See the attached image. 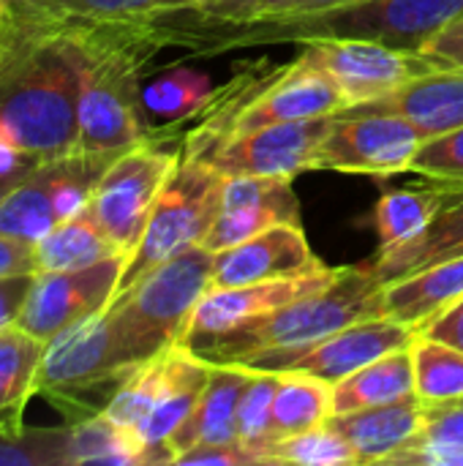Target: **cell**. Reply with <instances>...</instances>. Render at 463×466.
Wrapping results in <instances>:
<instances>
[{
	"instance_id": "6da1fadb",
	"label": "cell",
	"mask_w": 463,
	"mask_h": 466,
	"mask_svg": "<svg viewBox=\"0 0 463 466\" xmlns=\"http://www.w3.org/2000/svg\"><path fill=\"white\" fill-rule=\"evenodd\" d=\"M76 90L68 19L35 0H8L0 27V142L41 161L79 150Z\"/></svg>"
},
{
	"instance_id": "7a4b0ae2",
	"label": "cell",
	"mask_w": 463,
	"mask_h": 466,
	"mask_svg": "<svg viewBox=\"0 0 463 466\" xmlns=\"http://www.w3.org/2000/svg\"><path fill=\"white\" fill-rule=\"evenodd\" d=\"M76 46L79 150L123 153L145 142L142 68L158 49L153 19L93 22L65 16Z\"/></svg>"
},
{
	"instance_id": "3957f363",
	"label": "cell",
	"mask_w": 463,
	"mask_h": 466,
	"mask_svg": "<svg viewBox=\"0 0 463 466\" xmlns=\"http://www.w3.org/2000/svg\"><path fill=\"white\" fill-rule=\"evenodd\" d=\"M382 292L385 287L371 268H338L327 287L183 347L210 366H237L257 352L306 347L355 322L379 317Z\"/></svg>"
},
{
	"instance_id": "277c9868",
	"label": "cell",
	"mask_w": 463,
	"mask_h": 466,
	"mask_svg": "<svg viewBox=\"0 0 463 466\" xmlns=\"http://www.w3.org/2000/svg\"><path fill=\"white\" fill-rule=\"evenodd\" d=\"M463 14V0H349L344 5L237 25L240 33L226 41H308V38H371L396 49L420 52L448 22Z\"/></svg>"
},
{
	"instance_id": "5b68a950",
	"label": "cell",
	"mask_w": 463,
	"mask_h": 466,
	"mask_svg": "<svg viewBox=\"0 0 463 466\" xmlns=\"http://www.w3.org/2000/svg\"><path fill=\"white\" fill-rule=\"evenodd\" d=\"M213 259V251L194 246L150 270L106 306L128 369H136L180 341L196 303L210 289Z\"/></svg>"
},
{
	"instance_id": "8992f818",
	"label": "cell",
	"mask_w": 463,
	"mask_h": 466,
	"mask_svg": "<svg viewBox=\"0 0 463 466\" xmlns=\"http://www.w3.org/2000/svg\"><path fill=\"white\" fill-rule=\"evenodd\" d=\"M224 180L226 175H221L213 164L180 153L156 199L139 246L126 262L115 298L128 292L139 279H145L166 259L202 246L221 210Z\"/></svg>"
},
{
	"instance_id": "52a82bcc",
	"label": "cell",
	"mask_w": 463,
	"mask_h": 466,
	"mask_svg": "<svg viewBox=\"0 0 463 466\" xmlns=\"http://www.w3.org/2000/svg\"><path fill=\"white\" fill-rule=\"evenodd\" d=\"M347 106V96L338 82L322 71L319 66L308 63L306 57H295L289 66L273 71L265 85L224 123L199 126L188 134L183 156L210 161L213 153L229 142L232 137L273 126V123H295L336 115Z\"/></svg>"
},
{
	"instance_id": "ba28073f",
	"label": "cell",
	"mask_w": 463,
	"mask_h": 466,
	"mask_svg": "<svg viewBox=\"0 0 463 466\" xmlns=\"http://www.w3.org/2000/svg\"><path fill=\"white\" fill-rule=\"evenodd\" d=\"M120 156V153H117ZM112 153L74 150L41 161L0 205V232L19 240H41L52 227L90 205V194L104 169L117 158Z\"/></svg>"
},
{
	"instance_id": "9c48e42d",
	"label": "cell",
	"mask_w": 463,
	"mask_h": 466,
	"mask_svg": "<svg viewBox=\"0 0 463 466\" xmlns=\"http://www.w3.org/2000/svg\"><path fill=\"white\" fill-rule=\"evenodd\" d=\"M418 330L388 317H371L363 322H355L338 333H330L314 344L295 347V350H265L251 358H246L243 369L248 371H295L308 374L317 380H325L330 385L347 380L349 374L360 371L363 366L379 360L382 355L398 352L412 347Z\"/></svg>"
},
{
	"instance_id": "30bf717a",
	"label": "cell",
	"mask_w": 463,
	"mask_h": 466,
	"mask_svg": "<svg viewBox=\"0 0 463 466\" xmlns=\"http://www.w3.org/2000/svg\"><path fill=\"white\" fill-rule=\"evenodd\" d=\"M180 153L139 142L123 150L98 177L90 194V210L123 254H134L156 199L172 175Z\"/></svg>"
},
{
	"instance_id": "8fae6325",
	"label": "cell",
	"mask_w": 463,
	"mask_h": 466,
	"mask_svg": "<svg viewBox=\"0 0 463 466\" xmlns=\"http://www.w3.org/2000/svg\"><path fill=\"white\" fill-rule=\"evenodd\" d=\"M423 139L426 137L398 115L336 112L330 131L314 156V169L388 177L412 169Z\"/></svg>"
},
{
	"instance_id": "7c38bea8",
	"label": "cell",
	"mask_w": 463,
	"mask_h": 466,
	"mask_svg": "<svg viewBox=\"0 0 463 466\" xmlns=\"http://www.w3.org/2000/svg\"><path fill=\"white\" fill-rule=\"evenodd\" d=\"M300 44V57L319 66L338 82L347 96V106L388 96L409 79L437 71L423 52L396 49L371 38H308Z\"/></svg>"
},
{
	"instance_id": "4fadbf2b",
	"label": "cell",
	"mask_w": 463,
	"mask_h": 466,
	"mask_svg": "<svg viewBox=\"0 0 463 466\" xmlns=\"http://www.w3.org/2000/svg\"><path fill=\"white\" fill-rule=\"evenodd\" d=\"M131 369L123 363L109 311L90 314L44 344L35 393L71 399L82 390L115 382L120 385Z\"/></svg>"
},
{
	"instance_id": "5bb4252c",
	"label": "cell",
	"mask_w": 463,
	"mask_h": 466,
	"mask_svg": "<svg viewBox=\"0 0 463 466\" xmlns=\"http://www.w3.org/2000/svg\"><path fill=\"white\" fill-rule=\"evenodd\" d=\"M126 262L128 257L117 254L82 270L35 273L16 325L46 344L68 325L104 311L115 300Z\"/></svg>"
},
{
	"instance_id": "9a60e30c",
	"label": "cell",
	"mask_w": 463,
	"mask_h": 466,
	"mask_svg": "<svg viewBox=\"0 0 463 466\" xmlns=\"http://www.w3.org/2000/svg\"><path fill=\"white\" fill-rule=\"evenodd\" d=\"M333 115L273 123L224 142L207 164L221 175H262V177H295L314 169V156L327 137Z\"/></svg>"
},
{
	"instance_id": "2e32d148",
	"label": "cell",
	"mask_w": 463,
	"mask_h": 466,
	"mask_svg": "<svg viewBox=\"0 0 463 466\" xmlns=\"http://www.w3.org/2000/svg\"><path fill=\"white\" fill-rule=\"evenodd\" d=\"M276 224H300V202L289 177L229 175L224 180L221 210L202 240V248L218 254Z\"/></svg>"
},
{
	"instance_id": "e0dca14e",
	"label": "cell",
	"mask_w": 463,
	"mask_h": 466,
	"mask_svg": "<svg viewBox=\"0 0 463 466\" xmlns=\"http://www.w3.org/2000/svg\"><path fill=\"white\" fill-rule=\"evenodd\" d=\"M327 270L311 251L300 224H276L213 259L210 287H243L276 279H303Z\"/></svg>"
},
{
	"instance_id": "ac0fdd59",
	"label": "cell",
	"mask_w": 463,
	"mask_h": 466,
	"mask_svg": "<svg viewBox=\"0 0 463 466\" xmlns=\"http://www.w3.org/2000/svg\"><path fill=\"white\" fill-rule=\"evenodd\" d=\"M336 276H338V268H327L322 273L303 276V279H276V281H259V284H243V287H210L196 303L186 325V333L180 336L177 344H191L196 339L229 330L246 319L270 314L287 303H295L327 287Z\"/></svg>"
},
{
	"instance_id": "d6986e66",
	"label": "cell",
	"mask_w": 463,
	"mask_h": 466,
	"mask_svg": "<svg viewBox=\"0 0 463 466\" xmlns=\"http://www.w3.org/2000/svg\"><path fill=\"white\" fill-rule=\"evenodd\" d=\"M344 115H371L388 112L409 120L426 139L448 134L463 126V71L456 68H437L423 76L409 79L398 90L352 104L341 109Z\"/></svg>"
},
{
	"instance_id": "ffe728a7",
	"label": "cell",
	"mask_w": 463,
	"mask_h": 466,
	"mask_svg": "<svg viewBox=\"0 0 463 466\" xmlns=\"http://www.w3.org/2000/svg\"><path fill=\"white\" fill-rule=\"evenodd\" d=\"M426 404L418 396L382 407L330 415L327 420V426H333L355 448L360 464H390L393 456L420 442Z\"/></svg>"
},
{
	"instance_id": "44dd1931",
	"label": "cell",
	"mask_w": 463,
	"mask_h": 466,
	"mask_svg": "<svg viewBox=\"0 0 463 466\" xmlns=\"http://www.w3.org/2000/svg\"><path fill=\"white\" fill-rule=\"evenodd\" d=\"M213 366L202 358H196L183 344H172L164 350V382L158 401L147 420L139 429L142 442L150 448L153 464H172V456L166 451V440L175 434V429L188 418L194 404L199 401Z\"/></svg>"
},
{
	"instance_id": "7402d4cb",
	"label": "cell",
	"mask_w": 463,
	"mask_h": 466,
	"mask_svg": "<svg viewBox=\"0 0 463 466\" xmlns=\"http://www.w3.org/2000/svg\"><path fill=\"white\" fill-rule=\"evenodd\" d=\"M251 371L243 366H213L210 380L188 418L166 440L172 464L180 453L199 445H226L237 440V401Z\"/></svg>"
},
{
	"instance_id": "603a6c76",
	"label": "cell",
	"mask_w": 463,
	"mask_h": 466,
	"mask_svg": "<svg viewBox=\"0 0 463 466\" xmlns=\"http://www.w3.org/2000/svg\"><path fill=\"white\" fill-rule=\"evenodd\" d=\"M453 186L450 199L442 205V210L434 216V221L428 224V229L415 238L412 243L379 254L371 262V273L377 276V281L382 287L407 279L423 268L439 265L445 259H456L463 257V186Z\"/></svg>"
},
{
	"instance_id": "cb8c5ba5",
	"label": "cell",
	"mask_w": 463,
	"mask_h": 466,
	"mask_svg": "<svg viewBox=\"0 0 463 466\" xmlns=\"http://www.w3.org/2000/svg\"><path fill=\"white\" fill-rule=\"evenodd\" d=\"M463 298V257L423 268L382 292V314L420 330Z\"/></svg>"
},
{
	"instance_id": "d4e9b609",
	"label": "cell",
	"mask_w": 463,
	"mask_h": 466,
	"mask_svg": "<svg viewBox=\"0 0 463 466\" xmlns=\"http://www.w3.org/2000/svg\"><path fill=\"white\" fill-rule=\"evenodd\" d=\"M117 246L109 240L90 205L76 216L52 227L41 240H35V268L38 273H60V270H82L109 257H117ZM128 257V254H126Z\"/></svg>"
},
{
	"instance_id": "484cf974",
	"label": "cell",
	"mask_w": 463,
	"mask_h": 466,
	"mask_svg": "<svg viewBox=\"0 0 463 466\" xmlns=\"http://www.w3.org/2000/svg\"><path fill=\"white\" fill-rule=\"evenodd\" d=\"M415 393V366L412 352L398 350L390 355H382L379 360L363 366L360 371L349 374L347 380L333 385V415L366 410V407H382L393 401L412 399Z\"/></svg>"
},
{
	"instance_id": "4316f807",
	"label": "cell",
	"mask_w": 463,
	"mask_h": 466,
	"mask_svg": "<svg viewBox=\"0 0 463 466\" xmlns=\"http://www.w3.org/2000/svg\"><path fill=\"white\" fill-rule=\"evenodd\" d=\"M68 466L106 464L142 466L153 464L150 448L128 429L112 423L101 410L71 420L68 434Z\"/></svg>"
},
{
	"instance_id": "83f0119b",
	"label": "cell",
	"mask_w": 463,
	"mask_h": 466,
	"mask_svg": "<svg viewBox=\"0 0 463 466\" xmlns=\"http://www.w3.org/2000/svg\"><path fill=\"white\" fill-rule=\"evenodd\" d=\"M450 194H453L450 183H439L431 188L388 191L374 210V224L382 246L379 254L396 251L412 243L415 238H420L434 221V216L442 210V205L450 199Z\"/></svg>"
},
{
	"instance_id": "f1b7e54d",
	"label": "cell",
	"mask_w": 463,
	"mask_h": 466,
	"mask_svg": "<svg viewBox=\"0 0 463 466\" xmlns=\"http://www.w3.org/2000/svg\"><path fill=\"white\" fill-rule=\"evenodd\" d=\"M44 341L16 322L0 330V426L19 423L25 404L35 393Z\"/></svg>"
},
{
	"instance_id": "f546056e",
	"label": "cell",
	"mask_w": 463,
	"mask_h": 466,
	"mask_svg": "<svg viewBox=\"0 0 463 466\" xmlns=\"http://www.w3.org/2000/svg\"><path fill=\"white\" fill-rule=\"evenodd\" d=\"M333 415V385L308 374L278 371L273 396V434L276 442L289 434L319 429Z\"/></svg>"
},
{
	"instance_id": "4dcf8cb0",
	"label": "cell",
	"mask_w": 463,
	"mask_h": 466,
	"mask_svg": "<svg viewBox=\"0 0 463 466\" xmlns=\"http://www.w3.org/2000/svg\"><path fill=\"white\" fill-rule=\"evenodd\" d=\"M213 98V85L205 71L196 68H169L142 87V115L164 123H177L199 115Z\"/></svg>"
},
{
	"instance_id": "1f68e13d",
	"label": "cell",
	"mask_w": 463,
	"mask_h": 466,
	"mask_svg": "<svg viewBox=\"0 0 463 466\" xmlns=\"http://www.w3.org/2000/svg\"><path fill=\"white\" fill-rule=\"evenodd\" d=\"M409 352L415 366V393L423 404L461 399L463 352L458 347L418 333Z\"/></svg>"
},
{
	"instance_id": "d6a6232c",
	"label": "cell",
	"mask_w": 463,
	"mask_h": 466,
	"mask_svg": "<svg viewBox=\"0 0 463 466\" xmlns=\"http://www.w3.org/2000/svg\"><path fill=\"white\" fill-rule=\"evenodd\" d=\"M265 464H295V466H352L360 464L355 448L333 429L319 426L300 434L281 437L265 456Z\"/></svg>"
},
{
	"instance_id": "836d02e7",
	"label": "cell",
	"mask_w": 463,
	"mask_h": 466,
	"mask_svg": "<svg viewBox=\"0 0 463 466\" xmlns=\"http://www.w3.org/2000/svg\"><path fill=\"white\" fill-rule=\"evenodd\" d=\"M68 434L71 423L49 429L0 426V466H68Z\"/></svg>"
},
{
	"instance_id": "e575fe53",
	"label": "cell",
	"mask_w": 463,
	"mask_h": 466,
	"mask_svg": "<svg viewBox=\"0 0 463 466\" xmlns=\"http://www.w3.org/2000/svg\"><path fill=\"white\" fill-rule=\"evenodd\" d=\"M276 371H251L240 401H237V440L254 451L262 464L267 451L276 445L273 434V396H276Z\"/></svg>"
},
{
	"instance_id": "d590c367",
	"label": "cell",
	"mask_w": 463,
	"mask_h": 466,
	"mask_svg": "<svg viewBox=\"0 0 463 466\" xmlns=\"http://www.w3.org/2000/svg\"><path fill=\"white\" fill-rule=\"evenodd\" d=\"M55 14L93 22H145L196 8V0H35Z\"/></svg>"
},
{
	"instance_id": "8d00e7d4",
	"label": "cell",
	"mask_w": 463,
	"mask_h": 466,
	"mask_svg": "<svg viewBox=\"0 0 463 466\" xmlns=\"http://www.w3.org/2000/svg\"><path fill=\"white\" fill-rule=\"evenodd\" d=\"M412 172H420L439 183L463 186V126L448 134L423 139L420 150L415 153Z\"/></svg>"
},
{
	"instance_id": "74e56055",
	"label": "cell",
	"mask_w": 463,
	"mask_h": 466,
	"mask_svg": "<svg viewBox=\"0 0 463 466\" xmlns=\"http://www.w3.org/2000/svg\"><path fill=\"white\" fill-rule=\"evenodd\" d=\"M420 442L439 445V448H463V396L426 404V423H423Z\"/></svg>"
},
{
	"instance_id": "f35d334b",
	"label": "cell",
	"mask_w": 463,
	"mask_h": 466,
	"mask_svg": "<svg viewBox=\"0 0 463 466\" xmlns=\"http://www.w3.org/2000/svg\"><path fill=\"white\" fill-rule=\"evenodd\" d=\"M175 464L186 466H251L262 464V459L248 451L243 442H226V445H199L175 459Z\"/></svg>"
},
{
	"instance_id": "ab89813d",
	"label": "cell",
	"mask_w": 463,
	"mask_h": 466,
	"mask_svg": "<svg viewBox=\"0 0 463 466\" xmlns=\"http://www.w3.org/2000/svg\"><path fill=\"white\" fill-rule=\"evenodd\" d=\"M437 68H456L463 71V14L448 22L423 49H420Z\"/></svg>"
},
{
	"instance_id": "60d3db41",
	"label": "cell",
	"mask_w": 463,
	"mask_h": 466,
	"mask_svg": "<svg viewBox=\"0 0 463 466\" xmlns=\"http://www.w3.org/2000/svg\"><path fill=\"white\" fill-rule=\"evenodd\" d=\"M35 243L0 232V279L35 276Z\"/></svg>"
},
{
	"instance_id": "b9f144b4",
	"label": "cell",
	"mask_w": 463,
	"mask_h": 466,
	"mask_svg": "<svg viewBox=\"0 0 463 466\" xmlns=\"http://www.w3.org/2000/svg\"><path fill=\"white\" fill-rule=\"evenodd\" d=\"M262 0H196V11L207 19L243 25L259 16Z\"/></svg>"
},
{
	"instance_id": "7bdbcfd3",
	"label": "cell",
	"mask_w": 463,
	"mask_h": 466,
	"mask_svg": "<svg viewBox=\"0 0 463 466\" xmlns=\"http://www.w3.org/2000/svg\"><path fill=\"white\" fill-rule=\"evenodd\" d=\"M390 464H415V466H463V448H439L415 442L412 448L401 451L390 459Z\"/></svg>"
},
{
	"instance_id": "ee69618b",
	"label": "cell",
	"mask_w": 463,
	"mask_h": 466,
	"mask_svg": "<svg viewBox=\"0 0 463 466\" xmlns=\"http://www.w3.org/2000/svg\"><path fill=\"white\" fill-rule=\"evenodd\" d=\"M35 276H14V279H0V330L14 325L22 306H25V298L30 292V284H33Z\"/></svg>"
},
{
	"instance_id": "f6af8a7d",
	"label": "cell",
	"mask_w": 463,
	"mask_h": 466,
	"mask_svg": "<svg viewBox=\"0 0 463 466\" xmlns=\"http://www.w3.org/2000/svg\"><path fill=\"white\" fill-rule=\"evenodd\" d=\"M418 333H426L431 339L448 341V344L458 347L463 352V298L456 300L450 309H445L439 317H434L428 325H423Z\"/></svg>"
},
{
	"instance_id": "bcb514c9",
	"label": "cell",
	"mask_w": 463,
	"mask_h": 466,
	"mask_svg": "<svg viewBox=\"0 0 463 466\" xmlns=\"http://www.w3.org/2000/svg\"><path fill=\"white\" fill-rule=\"evenodd\" d=\"M349 0H262L257 19H278V16H300L314 11H327L336 5H344Z\"/></svg>"
},
{
	"instance_id": "7dc6e473",
	"label": "cell",
	"mask_w": 463,
	"mask_h": 466,
	"mask_svg": "<svg viewBox=\"0 0 463 466\" xmlns=\"http://www.w3.org/2000/svg\"><path fill=\"white\" fill-rule=\"evenodd\" d=\"M22 180L19 177H11V175H0V205H3V199L8 197V191L14 188V186H19Z\"/></svg>"
},
{
	"instance_id": "c3c4849f",
	"label": "cell",
	"mask_w": 463,
	"mask_h": 466,
	"mask_svg": "<svg viewBox=\"0 0 463 466\" xmlns=\"http://www.w3.org/2000/svg\"><path fill=\"white\" fill-rule=\"evenodd\" d=\"M5 11H8V0H0V27L5 22Z\"/></svg>"
},
{
	"instance_id": "681fc988",
	"label": "cell",
	"mask_w": 463,
	"mask_h": 466,
	"mask_svg": "<svg viewBox=\"0 0 463 466\" xmlns=\"http://www.w3.org/2000/svg\"><path fill=\"white\" fill-rule=\"evenodd\" d=\"M456 186H458V183H456Z\"/></svg>"
}]
</instances>
